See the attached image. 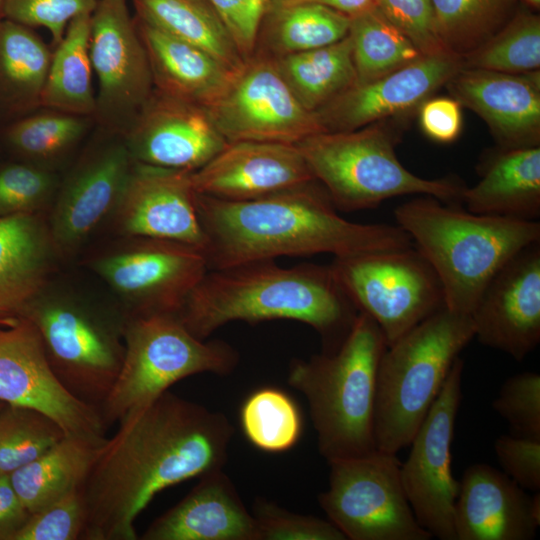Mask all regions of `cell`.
I'll use <instances>...</instances> for the list:
<instances>
[{
    "mask_svg": "<svg viewBox=\"0 0 540 540\" xmlns=\"http://www.w3.org/2000/svg\"><path fill=\"white\" fill-rule=\"evenodd\" d=\"M527 7L533 9L534 11H539L540 9V0H519Z\"/></svg>",
    "mask_w": 540,
    "mask_h": 540,
    "instance_id": "cell-52",
    "label": "cell"
},
{
    "mask_svg": "<svg viewBox=\"0 0 540 540\" xmlns=\"http://www.w3.org/2000/svg\"><path fill=\"white\" fill-rule=\"evenodd\" d=\"M350 17L325 5L270 0L254 54L271 59L336 43L348 35Z\"/></svg>",
    "mask_w": 540,
    "mask_h": 540,
    "instance_id": "cell-29",
    "label": "cell"
},
{
    "mask_svg": "<svg viewBox=\"0 0 540 540\" xmlns=\"http://www.w3.org/2000/svg\"><path fill=\"white\" fill-rule=\"evenodd\" d=\"M540 524V494L530 497L507 474L470 465L454 506L456 540H531Z\"/></svg>",
    "mask_w": 540,
    "mask_h": 540,
    "instance_id": "cell-24",
    "label": "cell"
},
{
    "mask_svg": "<svg viewBox=\"0 0 540 540\" xmlns=\"http://www.w3.org/2000/svg\"><path fill=\"white\" fill-rule=\"evenodd\" d=\"M329 266L358 311L379 326L387 347L445 306L440 279L414 246L334 257Z\"/></svg>",
    "mask_w": 540,
    "mask_h": 540,
    "instance_id": "cell-10",
    "label": "cell"
},
{
    "mask_svg": "<svg viewBox=\"0 0 540 540\" xmlns=\"http://www.w3.org/2000/svg\"><path fill=\"white\" fill-rule=\"evenodd\" d=\"M356 84L371 82L423 56L378 7L350 17Z\"/></svg>",
    "mask_w": 540,
    "mask_h": 540,
    "instance_id": "cell-35",
    "label": "cell"
},
{
    "mask_svg": "<svg viewBox=\"0 0 540 540\" xmlns=\"http://www.w3.org/2000/svg\"><path fill=\"white\" fill-rule=\"evenodd\" d=\"M257 540H346L330 521L291 512L266 499L253 504Z\"/></svg>",
    "mask_w": 540,
    "mask_h": 540,
    "instance_id": "cell-42",
    "label": "cell"
},
{
    "mask_svg": "<svg viewBox=\"0 0 540 540\" xmlns=\"http://www.w3.org/2000/svg\"><path fill=\"white\" fill-rule=\"evenodd\" d=\"M329 487L318 495L320 507L349 540H429L405 494L401 462L379 450L336 460Z\"/></svg>",
    "mask_w": 540,
    "mask_h": 540,
    "instance_id": "cell-11",
    "label": "cell"
},
{
    "mask_svg": "<svg viewBox=\"0 0 540 540\" xmlns=\"http://www.w3.org/2000/svg\"><path fill=\"white\" fill-rule=\"evenodd\" d=\"M191 174L133 161L112 213L119 229L127 237L167 239L204 252L206 238Z\"/></svg>",
    "mask_w": 540,
    "mask_h": 540,
    "instance_id": "cell-20",
    "label": "cell"
},
{
    "mask_svg": "<svg viewBox=\"0 0 540 540\" xmlns=\"http://www.w3.org/2000/svg\"><path fill=\"white\" fill-rule=\"evenodd\" d=\"M95 258L92 269L119 295L125 316L178 313L208 270L204 252L177 241L127 237Z\"/></svg>",
    "mask_w": 540,
    "mask_h": 540,
    "instance_id": "cell-13",
    "label": "cell"
},
{
    "mask_svg": "<svg viewBox=\"0 0 540 540\" xmlns=\"http://www.w3.org/2000/svg\"><path fill=\"white\" fill-rule=\"evenodd\" d=\"M480 176L463 192L467 211L524 220L540 216V146L498 148L480 165Z\"/></svg>",
    "mask_w": 540,
    "mask_h": 540,
    "instance_id": "cell-28",
    "label": "cell"
},
{
    "mask_svg": "<svg viewBox=\"0 0 540 540\" xmlns=\"http://www.w3.org/2000/svg\"><path fill=\"white\" fill-rule=\"evenodd\" d=\"M234 427L219 411L164 392L119 423L83 487L84 540H136V518L160 491L222 469Z\"/></svg>",
    "mask_w": 540,
    "mask_h": 540,
    "instance_id": "cell-1",
    "label": "cell"
},
{
    "mask_svg": "<svg viewBox=\"0 0 540 540\" xmlns=\"http://www.w3.org/2000/svg\"><path fill=\"white\" fill-rule=\"evenodd\" d=\"M197 194L228 201L262 198L315 180L295 144L228 142L191 174Z\"/></svg>",
    "mask_w": 540,
    "mask_h": 540,
    "instance_id": "cell-22",
    "label": "cell"
},
{
    "mask_svg": "<svg viewBox=\"0 0 540 540\" xmlns=\"http://www.w3.org/2000/svg\"><path fill=\"white\" fill-rule=\"evenodd\" d=\"M315 2L353 17L377 7L378 0H294Z\"/></svg>",
    "mask_w": 540,
    "mask_h": 540,
    "instance_id": "cell-51",
    "label": "cell"
},
{
    "mask_svg": "<svg viewBox=\"0 0 540 540\" xmlns=\"http://www.w3.org/2000/svg\"><path fill=\"white\" fill-rule=\"evenodd\" d=\"M125 352L118 376L100 408L106 426L122 422L176 382L200 373H232L238 351L222 340L199 339L176 313L125 316Z\"/></svg>",
    "mask_w": 540,
    "mask_h": 540,
    "instance_id": "cell-8",
    "label": "cell"
},
{
    "mask_svg": "<svg viewBox=\"0 0 540 540\" xmlns=\"http://www.w3.org/2000/svg\"><path fill=\"white\" fill-rule=\"evenodd\" d=\"M93 120L88 116L39 108L12 121L6 128L5 139L27 162L47 167V163L65 156L82 140Z\"/></svg>",
    "mask_w": 540,
    "mask_h": 540,
    "instance_id": "cell-37",
    "label": "cell"
},
{
    "mask_svg": "<svg viewBox=\"0 0 540 540\" xmlns=\"http://www.w3.org/2000/svg\"><path fill=\"white\" fill-rule=\"evenodd\" d=\"M87 522L82 487L32 513L14 540H78Z\"/></svg>",
    "mask_w": 540,
    "mask_h": 540,
    "instance_id": "cell-43",
    "label": "cell"
},
{
    "mask_svg": "<svg viewBox=\"0 0 540 540\" xmlns=\"http://www.w3.org/2000/svg\"><path fill=\"white\" fill-rule=\"evenodd\" d=\"M219 15L241 57L255 51L260 23L270 0H206Z\"/></svg>",
    "mask_w": 540,
    "mask_h": 540,
    "instance_id": "cell-48",
    "label": "cell"
},
{
    "mask_svg": "<svg viewBox=\"0 0 540 540\" xmlns=\"http://www.w3.org/2000/svg\"><path fill=\"white\" fill-rule=\"evenodd\" d=\"M56 175L51 169L30 162L0 168V217L36 213L54 194Z\"/></svg>",
    "mask_w": 540,
    "mask_h": 540,
    "instance_id": "cell-41",
    "label": "cell"
},
{
    "mask_svg": "<svg viewBox=\"0 0 540 540\" xmlns=\"http://www.w3.org/2000/svg\"><path fill=\"white\" fill-rule=\"evenodd\" d=\"M474 336L471 315L444 306L386 348L376 380L377 450L397 454L410 444Z\"/></svg>",
    "mask_w": 540,
    "mask_h": 540,
    "instance_id": "cell-6",
    "label": "cell"
},
{
    "mask_svg": "<svg viewBox=\"0 0 540 540\" xmlns=\"http://www.w3.org/2000/svg\"><path fill=\"white\" fill-rule=\"evenodd\" d=\"M106 441L65 435L42 455L9 474L26 509L32 514L83 487Z\"/></svg>",
    "mask_w": 540,
    "mask_h": 540,
    "instance_id": "cell-30",
    "label": "cell"
},
{
    "mask_svg": "<svg viewBox=\"0 0 540 540\" xmlns=\"http://www.w3.org/2000/svg\"><path fill=\"white\" fill-rule=\"evenodd\" d=\"M44 291L19 316L37 327L61 384L100 411L123 362L125 315Z\"/></svg>",
    "mask_w": 540,
    "mask_h": 540,
    "instance_id": "cell-9",
    "label": "cell"
},
{
    "mask_svg": "<svg viewBox=\"0 0 540 540\" xmlns=\"http://www.w3.org/2000/svg\"><path fill=\"white\" fill-rule=\"evenodd\" d=\"M477 340L522 361L540 342V241L492 277L472 313Z\"/></svg>",
    "mask_w": 540,
    "mask_h": 540,
    "instance_id": "cell-18",
    "label": "cell"
},
{
    "mask_svg": "<svg viewBox=\"0 0 540 540\" xmlns=\"http://www.w3.org/2000/svg\"><path fill=\"white\" fill-rule=\"evenodd\" d=\"M56 249L36 213L0 217V315L18 317L45 289Z\"/></svg>",
    "mask_w": 540,
    "mask_h": 540,
    "instance_id": "cell-27",
    "label": "cell"
},
{
    "mask_svg": "<svg viewBox=\"0 0 540 540\" xmlns=\"http://www.w3.org/2000/svg\"><path fill=\"white\" fill-rule=\"evenodd\" d=\"M65 435L58 423L43 412L5 404L0 409V474L9 475L28 464Z\"/></svg>",
    "mask_w": 540,
    "mask_h": 540,
    "instance_id": "cell-40",
    "label": "cell"
},
{
    "mask_svg": "<svg viewBox=\"0 0 540 540\" xmlns=\"http://www.w3.org/2000/svg\"><path fill=\"white\" fill-rule=\"evenodd\" d=\"M0 401L43 412L68 436L107 439L100 411L61 384L50 367L37 327L23 316L0 324Z\"/></svg>",
    "mask_w": 540,
    "mask_h": 540,
    "instance_id": "cell-16",
    "label": "cell"
},
{
    "mask_svg": "<svg viewBox=\"0 0 540 540\" xmlns=\"http://www.w3.org/2000/svg\"><path fill=\"white\" fill-rule=\"evenodd\" d=\"M497 459L512 480L524 490H540V439L505 434L494 443Z\"/></svg>",
    "mask_w": 540,
    "mask_h": 540,
    "instance_id": "cell-47",
    "label": "cell"
},
{
    "mask_svg": "<svg viewBox=\"0 0 540 540\" xmlns=\"http://www.w3.org/2000/svg\"><path fill=\"white\" fill-rule=\"evenodd\" d=\"M136 18L195 45L238 70L244 63L223 21L206 0H132Z\"/></svg>",
    "mask_w": 540,
    "mask_h": 540,
    "instance_id": "cell-33",
    "label": "cell"
},
{
    "mask_svg": "<svg viewBox=\"0 0 540 540\" xmlns=\"http://www.w3.org/2000/svg\"><path fill=\"white\" fill-rule=\"evenodd\" d=\"M377 7L422 55L448 52L436 31L431 0H378Z\"/></svg>",
    "mask_w": 540,
    "mask_h": 540,
    "instance_id": "cell-46",
    "label": "cell"
},
{
    "mask_svg": "<svg viewBox=\"0 0 540 540\" xmlns=\"http://www.w3.org/2000/svg\"><path fill=\"white\" fill-rule=\"evenodd\" d=\"M460 206L420 195L398 205L394 216L440 279L445 306L470 315L496 272L540 241V224L476 214Z\"/></svg>",
    "mask_w": 540,
    "mask_h": 540,
    "instance_id": "cell-4",
    "label": "cell"
},
{
    "mask_svg": "<svg viewBox=\"0 0 540 540\" xmlns=\"http://www.w3.org/2000/svg\"><path fill=\"white\" fill-rule=\"evenodd\" d=\"M435 27L444 48L463 57L515 14L519 0H431Z\"/></svg>",
    "mask_w": 540,
    "mask_h": 540,
    "instance_id": "cell-36",
    "label": "cell"
},
{
    "mask_svg": "<svg viewBox=\"0 0 540 540\" xmlns=\"http://www.w3.org/2000/svg\"><path fill=\"white\" fill-rule=\"evenodd\" d=\"M206 110L228 142L297 144L324 132L315 113L291 92L273 60L259 54L244 61Z\"/></svg>",
    "mask_w": 540,
    "mask_h": 540,
    "instance_id": "cell-15",
    "label": "cell"
},
{
    "mask_svg": "<svg viewBox=\"0 0 540 540\" xmlns=\"http://www.w3.org/2000/svg\"><path fill=\"white\" fill-rule=\"evenodd\" d=\"M358 314L330 266L281 267L275 259L208 269L177 313L199 339L233 321H299L319 333L325 353L341 345Z\"/></svg>",
    "mask_w": 540,
    "mask_h": 540,
    "instance_id": "cell-3",
    "label": "cell"
},
{
    "mask_svg": "<svg viewBox=\"0 0 540 540\" xmlns=\"http://www.w3.org/2000/svg\"><path fill=\"white\" fill-rule=\"evenodd\" d=\"M280 1H294V0H280Z\"/></svg>",
    "mask_w": 540,
    "mask_h": 540,
    "instance_id": "cell-56",
    "label": "cell"
},
{
    "mask_svg": "<svg viewBox=\"0 0 540 540\" xmlns=\"http://www.w3.org/2000/svg\"><path fill=\"white\" fill-rule=\"evenodd\" d=\"M122 138L133 161L189 172L228 144L205 107L155 89Z\"/></svg>",
    "mask_w": 540,
    "mask_h": 540,
    "instance_id": "cell-17",
    "label": "cell"
},
{
    "mask_svg": "<svg viewBox=\"0 0 540 540\" xmlns=\"http://www.w3.org/2000/svg\"><path fill=\"white\" fill-rule=\"evenodd\" d=\"M386 348L379 326L359 312L335 351L292 360L287 382L307 400L318 451L327 463L377 450L376 380Z\"/></svg>",
    "mask_w": 540,
    "mask_h": 540,
    "instance_id": "cell-5",
    "label": "cell"
},
{
    "mask_svg": "<svg viewBox=\"0 0 540 540\" xmlns=\"http://www.w3.org/2000/svg\"><path fill=\"white\" fill-rule=\"evenodd\" d=\"M132 165L118 135L81 160L61 186L52 211L49 230L56 249L77 247L114 212Z\"/></svg>",
    "mask_w": 540,
    "mask_h": 540,
    "instance_id": "cell-21",
    "label": "cell"
},
{
    "mask_svg": "<svg viewBox=\"0 0 540 540\" xmlns=\"http://www.w3.org/2000/svg\"><path fill=\"white\" fill-rule=\"evenodd\" d=\"M30 515L16 494L9 475L0 474V540H14Z\"/></svg>",
    "mask_w": 540,
    "mask_h": 540,
    "instance_id": "cell-50",
    "label": "cell"
},
{
    "mask_svg": "<svg viewBox=\"0 0 540 540\" xmlns=\"http://www.w3.org/2000/svg\"><path fill=\"white\" fill-rule=\"evenodd\" d=\"M3 19V0H0V20Z\"/></svg>",
    "mask_w": 540,
    "mask_h": 540,
    "instance_id": "cell-54",
    "label": "cell"
},
{
    "mask_svg": "<svg viewBox=\"0 0 540 540\" xmlns=\"http://www.w3.org/2000/svg\"><path fill=\"white\" fill-rule=\"evenodd\" d=\"M196 203L208 269L281 256L339 257L414 246L398 225L341 217L316 180L248 201L197 194Z\"/></svg>",
    "mask_w": 540,
    "mask_h": 540,
    "instance_id": "cell-2",
    "label": "cell"
},
{
    "mask_svg": "<svg viewBox=\"0 0 540 540\" xmlns=\"http://www.w3.org/2000/svg\"><path fill=\"white\" fill-rule=\"evenodd\" d=\"M17 317H5L0 315V324H9L16 321Z\"/></svg>",
    "mask_w": 540,
    "mask_h": 540,
    "instance_id": "cell-53",
    "label": "cell"
},
{
    "mask_svg": "<svg viewBox=\"0 0 540 540\" xmlns=\"http://www.w3.org/2000/svg\"><path fill=\"white\" fill-rule=\"evenodd\" d=\"M52 51L32 29L0 20V120H16L41 108Z\"/></svg>",
    "mask_w": 540,
    "mask_h": 540,
    "instance_id": "cell-31",
    "label": "cell"
},
{
    "mask_svg": "<svg viewBox=\"0 0 540 540\" xmlns=\"http://www.w3.org/2000/svg\"><path fill=\"white\" fill-rule=\"evenodd\" d=\"M418 113L422 131L433 141L450 143L461 133V104L453 97H429Z\"/></svg>",
    "mask_w": 540,
    "mask_h": 540,
    "instance_id": "cell-49",
    "label": "cell"
},
{
    "mask_svg": "<svg viewBox=\"0 0 540 540\" xmlns=\"http://www.w3.org/2000/svg\"><path fill=\"white\" fill-rule=\"evenodd\" d=\"M90 22L91 15L74 18L61 41L54 46L42 91L41 108L94 117L96 93L89 51Z\"/></svg>",
    "mask_w": 540,
    "mask_h": 540,
    "instance_id": "cell-32",
    "label": "cell"
},
{
    "mask_svg": "<svg viewBox=\"0 0 540 540\" xmlns=\"http://www.w3.org/2000/svg\"><path fill=\"white\" fill-rule=\"evenodd\" d=\"M240 422L247 440L270 453L291 449L303 428L297 404L287 393L273 387L255 390L245 399Z\"/></svg>",
    "mask_w": 540,
    "mask_h": 540,
    "instance_id": "cell-39",
    "label": "cell"
},
{
    "mask_svg": "<svg viewBox=\"0 0 540 540\" xmlns=\"http://www.w3.org/2000/svg\"><path fill=\"white\" fill-rule=\"evenodd\" d=\"M142 540H257L255 519L222 469L200 481L155 519Z\"/></svg>",
    "mask_w": 540,
    "mask_h": 540,
    "instance_id": "cell-25",
    "label": "cell"
},
{
    "mask_svg": "<svg viewBox=\"0 0 540 540\" xmlns=\"http://www.w3.org/2000/svg\"><path fill=\"white\" fill-rule=\"evenodd\" d=\"M445 86L485 121L498 148L540 146V70L509 74L462 67Z\"/></svg>",
    "mask_w": 540,
    "mask_h": 540,
    "instance_id": "cell-23",
    "label": "cell"
},
{
    "mask_svg": "<svg viewBox=\"0 0 540 540\" xmlns=\"http://www.w3.org/2000/svg\"><path fill=\"white\" fill-rule=\"evenodd\" d=\"M97 3L98 0H3V18L32 29H47L55 46L71 20L91 15Z\"/></svg>",
    "mask_w": 540,
    "mask_h": 540,
    "instance_id": "cell-45",
    "label": "cell"
},
{
    "mask_svg": "<svg viewBox=\"0 0 540 540\" xmlns=\"http://www.w3.org/2000/svg\"><path fill=\"white\" fill-rule=\"evenodd\" d=\"M272 60L296 99L313 113L356 84L348 35L324 47Z\"/></svg>",
    "mask_w": 540,
    "mask_h": 540,
    "instance_id": "cell-34",
    "label": "cell"
},
{
    "mask_svg": "<svg viewBox=\"0 0 540 540\" xmlns=\"http://www.w3.org/2000/svg\"><path fill=\"white\" fill-rule=\"evenodd\" d=\"M5 405L4 402L0 401V409Z\"/></svg>",
    "mask_w": 540,
    "mask_h": 540,
    "instance_id": "cell-55",
    "label": "cell"
},
{
    "mask_svg": "<svg viewBox=\"0 0 540 540\" xmlns=\"http://www.w3.org/2000/svg\"><path fill=\"white\" fill-rule=\"evenodd\" d=\"M510 434L540 439V375L523 372L509 377L492 403Z\"/></svg>",
    "mask_w": 540,
    "mask_h": 540,
    "instance_id": "cell-44",
    "label": "cell"
},
{
    "mask_svg": "<svg viewBox=\"0 0 540 540\" xmlns=\"http://www.w3.org/2000/svg\"><path fill=\"white\" fill-rule=\"evenodd\" d=\"M463 67L462 58L445 52L423 55L368 83L355 84L315 112L325 132H345L418 110Z\"/></svg>",
    "mask_w": 540,
    "mask_h": 540,
    "instance_id": "cell-19",
    "label": "cell"
},
{
    "mask_svg": "<svg viewBox=\"0 0 540 540\" xmlns=\"http://www.w3.org/2000/svg\"><path fill=\"white\" fill-rule=\"evenodd\" d=\"M385 123L345 132L324 131L295 144L335 208L369 209L413 194L461 205L466 185L456 177L426 179L406 169L395 152L400 133Z\"/></svg>",
    "mask_w": 540,
    "mask_h": 540,
    "instance_id": "cell-7",
    "label": "cell"
},
{
    "mask_svg": "<svg viewBox=\"0 0 540 540\" xmlns=\"http://www.w3.org/2000/svg\"><path fill=\"white\" fill-rule=\"evenodd\" d=\"M154 89L202 107L225 91L236 70L205 50L170 36L135 17Z\"/></svg>",
    "mask_w": 540,
    "mask_h": 540,
    "instance_id": "cell-26",
    "label": "cell"
},
{
    "mask_svg": "<svg viewBox=\"0 0 540 540\" xmlns=\"http://www.w3.org/2000/svg\"><path fill=\"white\" fill-rule=\"evenodd\" d=\"M461 58L464 68L509 74L540 70L539 14L519 6L500 30Z\"/></svg>",
    "mask_w": 540,
    "mask_h": 540,
    "instance_id": "cell-38",
    "label": "cell"
},
{
    "mask_svg": "<svg viewBox=\"0 0 540 540\" xmlns=\"http://www.w3.org/2000/svg\"><path fill=\"white\" fill-rule=\"evenodd\" d=\"M463 360L458 357L400 465L402 485L419 525L432 537L456 540L453 515L459 481L452 474L451 444L461 401Z\"/></svg>",
    "mask_w": 540,
    "mask_h": 540,
    "instance_id": "cell-14",
    "label": "cell"
},
{
    "mask_svg": "<svg viewBox=\"0 0 540 540\" xmlns=\"http://www.w3.org/2000/svg\"><path fill=\"white\" fill-rule=\"evenodd\" d=\"M90 26L98 87L93 118L106 133L122 137L154 90L148 57L126 0H98Z\"/></svg>",
    "mask_w": 540,
    "mask_h": 540,
    "instance_id": "cell-12",
    "label": "cell"
}]
</instances>
